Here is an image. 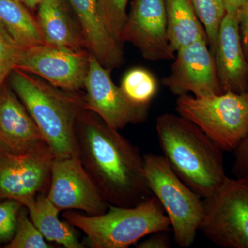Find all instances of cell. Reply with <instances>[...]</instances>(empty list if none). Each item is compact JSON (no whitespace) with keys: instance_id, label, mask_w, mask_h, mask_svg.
I'll return each instance as SVG.
<instances>
[{"instance_id":"obj_1","label":"cell","mask_w":248,"mask_h":248,"mask_svg":"<svg viewBox=\"0 0 248 248\" xmlns=\"http://www.w3.org/2000/svg\"><path fill=\"white\" fill-rule=\"evenodd\" d=\"M76 140L81 163L108 203L133 207L153 195L143 156L94 112L85 109L80 115Z\"/></svg>"},{"instance_id":"obj_2","label":"cell","mask_w":248,"mask_h":248,"mask_svg":"<svg viewBox=\"0 0 248 248\" xmlns=\"http://www.w3.org/2000/svg\"><path fill=\"white\" fill-rule=\"evenodd\" d=\"M156 130L164 156L178 177L202 198L213 195L227 177L221 148L179 115L159 116Z\"/></svg>"},{"instance_id":"obj_3","label":"cell","mask_w":248,"mask_h":248,"mask_svg":"<svg viewBox=\"0 0 248 248\" xmlns=\"http://www.w3.org/2000/svg\"><path fill=\"white\" fill-rule=\"evenodd\" d=\"M10 86L35 121L55 157L79 155L76 126L85 110L84 96L65 91L38 77L14 70Z\"/></svg>"},{"instance_id":"obj_4","label":"cell","mask_w":248,"mask_h":248,"mask_svg":"<svg viewBox=\"0 0 248 248\" xmlns=\"http://www.w3.org/2000/svg\"><path fill=\"white\" fill-rule=\"evenodd\" d=\"M63 217L84 233L92 248H127L145 236L171 228L169 217L154 195L133 207L109 204L107 211L97 216L67 211Z\"/></svg>"},{"instance_id":"obj_5","label":"cell","mask_w":248,"mask_h":248,"mask_svg":"<svg viewBox=\"0 0 248 248\" xmlns=\"http://www.w3.org/2000/svg\"><path fill=\"white\" fill-rule=\"evenodd\" d=\"M143 168L150 190L169 217L174 241L190 247L203 221V199L178 177L164 156L143 155Z\"/></svg>"},{"instance_id":"obj_6","label":"cell","mask_w":248,"mask_h":248,"mask_svg":"<svg viewBox=\"0 0 248 248\" xmlns=\"http://www.w3.org/2000/svg\"><path fill=\"white\" fill-rule=\"evenodd\" d=\"M178 115L195 124L222 151H234L248 133V91L197 97L179 96Z\"/></svg>"},{"instance_id":"obj_7","label":"cell","mask_w":248,"mask_h":248,"mask_svg":"<svg viewBox=\"0 0 248 248\" xmlns=\"http://www.w3.org/2000/svg\"><path fill=\"white\" fill-rule=\"evenodd\" d=\"M200 231L225 248H248V180L227 177L215 192L203 199Z\"/></svg>"},{"instance_id":"obj_8","label":"cell","mask_w":248,"mask_h":248,"mask_svg":"<svg viewBox=\"0 0 248 248\" xmlns=\"http://www.w3.org/2000/svg\"><path fill=\"white\" fill-rule=\"evenodd\" d=\"M55 158L46 142L23 153L0 146V201L13 200L22 204L40 194L47 195Z\"/></svg>"},{"instance_id":"obj_9","label":"cell","mask_w":248,"mask_h":248,"mask_svg":"<svg viewBox=\"0 0 248 248\" xmlns=\"http://www.w3.org/2000/svg\"><path fill=\"white\" fill-rule=\"evenodd\" d=\"M47 197L60 211L78 210L90 216L102 215L109 206L79 155L55 158Z\"/></svg>"},{"instance_id":"obj_10","label":"cell","mask_w":248,"mask_h":248,"mask_svg":"<svg viewBox=\"0 0 248 248\" xmlns=\"http://www.w3.org/2000/svg\"><path fill=\"white\" fill-rule=\"evenodd\" d=\"M95 57L90 55L89 67L85 80V109L94 112L107 125L120 130L130 124L140 123L146 118L149 107H139L130 102L120 86H116L110 75Z\"/></svg>"},{"instance_id":"obj_11","label":"cell","mask_w":248,"mask_h":248,"mask_svg":"<svg viewBox=\"0 0 248 248\" xmlns=\"http://www.w3.org/2000/svg\"><path fill=\"white\" fill-rule=\"evenodd\" d=\"M89 51H73L44 44L24 48L17 69L45 80L59 89H84L89 67Z\"/></svg>"},{"instance_id":"obj_12","label":"cell","mask_w":248,"mask_h":248,"mask_svg":"<svg viewBox=\"0 0 248 248\" xmlns=\"http://www.w3.org/2000/svg\"><path fill=\"white\" fill-rule=\"evenodd\" d=\"M208 41H196L176 52L169 76L162 84L177 97L192 93L197 97L224 93Z\"/></svg>"},{"instance_id":"obj_13","label":"cell","mask_w":248,"mask_h":248,"mask_svg":"<svg viewBox=\"0 0 248 248\" xmlns=\"http://www.w3.org/2000/svg\"><path fill=\"white\" fill-rule=\"evenodd\" d=\"M120 42L133 44L147 60H174L176 52L169 40L164 0H135Z\"/></svg>"},{"instance_id":"obj_14","label":"cell","mask_w":248,"mask_h":248,"mask_svg":"<svg viewBox=\"0 0 248 248\" xmlns=\"http://www.w3.org/2000/svg\"><path fill=\"white\" fill-rule=\"evenodd\" d=\"M218 79L223 91H248V63L245 55L237 14L226 13L213 50Z\"/></svg>"},{"instance_id":"obj_15","label":"cell","mask_w":248,"mask_h":248,"mask_svg":"<svg viewBox=\"0 0 248 248\" xmlns=\"http://www.w3.org/2000/svg\"><path fill=\"white\" fill-rule=\"evenodd\" d=\"M45 138L11 86L0 90V146L15 153L30 151Z\"/></svg>"},{"instance_id":"obj_16","label":"cell","mask_w":248,"mask_h":248,"mask_svg":"<svg viewBox=\"0 0 248 248\" xmlns=\"http://www.w3.org/2000/svg\"><path fill=\"white\" fill-rule=\"evenodd\" d=\"M76 15L88 50L106 68H119L124 63L122 43L108 31L99 14L97 0H67Z\"/></svg>"},{"instance_id":"obj_17","label":"cell","mask_w":248,"mask_h":248,"mask_svg":"<svg viewBox=\"0 0 248 248\" xmlns=\"http://www.w3.org/2000/svg\"><path fill=\"white\" fill-rule=\"evenodd\" d=\"M67 0H43L37 22L46 45L73 51H89L77 17Z\"/></svg>"},{"instance_id":"obj_18","label":"cell","mask_w":248,"mask_h":248,"mask_svg":"<svg viewBox=\"0 0 248 248\" xmlns=\"http://www.w3.org/2000/svg\"><path fill=\"white\" fill-rule=\"evenodd\" d=\"M27 208L29 217L46 240L66 248H84L73 226L59 218L60 210L46 194L29 199L22 203Z\"/></svg>"},{"instance_id":"obj_19","label":"cell","mask_w":248,"mask_h":248,"mask_svg":"<svg viewBox=\"0 0 248 248\" xmlns=\"http://www.w3.org/2000/svg\"><path fill=\"white\" fill-rule=\"evenodd\" d=\"M164 2L169 40L174 51L196 41H208L191 0H164Z\"/></svg>"},{"instance_id":"obj_20","label":"cell","mask_w":248,"mask_h":248,"mask_svg":"<svg viewBox=\"0 0 248 248\" xmlns=\"http://www.w3.org/2000/svg\"><path fill=\"white\" fill-rule=\"evenodd\" d=\"M0 23L22 48L45 44L37 19L20 0H0Z\"/></svg>"},{"instance_id":"obj_21","label":"cell","mask_w":248,"mask_h":248,"mask_svg":"<svg viewBox=\"0 0 248 248\" xmlns=\"http://www.w3.org/2000/svg\"><path fill=\"white\" fill-rule=\"evenodd\" d=\"M127 99L139 107H149L158 91L153 73L143 68H132L122 78L120 86Z\"/></svg>"},{"instance_id":"obj_22","label":"cell","mask_w":248,"mask_h":248,"mask_svg":"<svg viewBox=\"0 0 248 248\" xmlns=\"http://www.w3.org/2000/svg\"><path fill=\"white\" fill-rule=\"evenodd\" d=\"M196 13L203 24L208 45L213 53L216 44L217 33L222 19L226 14L223 0H191Z\"/></svg>"},{"instance_id":"obj_23","label":"cell","mask_w":248,"mask_h":248,"mask_svg":"<svg viewBox=\"0 0 248 248\" xmlns=\"http://www.w3.org/2000/svg\"><path fill=\"white\" fill-rule=\"evenodd\" d=\"M25 206L18 215L16 232L12 240L5 248H51L42 233L36 228L29 217Z\"/></svg>"},{"instance_id":"obj_24","label":"cell","mask_w":248,"mask_h":248,"mask_svg":"<svg viewBox=\"0 0 248 248\" xmlns=\"http://www.w3.org/2000/svg\"><path fill=\"white\" fill-rule=\"evenodd\" d=\"M129 0H97L99 14L111 35L120 42L121 35L128 14Z\"/></svg>"},{"instance_id":"obj_25","label":"cell","mask_w":248,"mask_h":248,"mask_svg":"<svg viewBox=\"0 0 248 248\" xmlns=\"http://www.w3.org/2000/svg\"><path fill=\"white\" fill-rule=\"evenodd\" d=\"M23 50L0 23V90L17 67Z\"/></svg>"},{"instance_id":"obj_26","label":"cell","mask_w":248,"mask_h":248,"mask_svg":"<svg viewBox=\"0 0 248 248\" xmlns=\"http://www.w3.org/2000/svg\"><path fill=\"white\" fill-rule=\"evenodd\" d=\"M23 206L17 201H0V248H4L14 237L18 215Z\"/></svg>"},{"instance_id":"obj_27","label":"cell","mask_w":248,"mask_h":248,"mask_svg":"<svg viewBox=\"0 0 248 248\" xmlns=\"http://www.w3.org/2000/svg\"><path fill=\"white\" fill-rule=\"evenodd\" d=\"M232 171L234 177L248 180V133L234 150Z\"/></svg>"},{"instance_id":"obj_28","label":"cell","mask_w":248,"mask_h":248,"mask_svg":"<svg viewBox=\"0 0 248 248\" xmlns=\"http://www.w3.org/2000/svg\"><path fill=\"white\" fill-rule=\"evenodd\" d=\"M240 33L245 55L248 63V0H246L237 14Z\"/></svg>"},{"instance_id":"obj_29","label":"cell","mask_w":248,"mask_h":248,"mask_svg":"<svg viewBox=\"0 0 248 248\" xmlns=\"http://www.w3.org/2000/svg\"><path fill=\"white\" fill-rule=\"evenodd\" d=\"M162 232L152 234L149 238L137 244L138 248H168L170 247L169 239L161 234Z\"/></svg>"},{"instance_id":"obj_30","label":"cell","mask_w":248,"mask_h":248,"mask_svg":"<svg viewBox=\"0 0 248 248\" xmlns=\"http://www.w3.org/2000/svg\"><path fill=\"white\" fill-rule=\"evenodd\" d=\"M246 0H223L226 13L237 14Z\"/></svg>"},{"instance_id":"obj_31","label":"cell","mask_w":248,"mask_h":248,"mask_svg":"<svg viewBox=\"0 0 248 248\" xmlns=\"http://www.w3.org/2000/svg\"><path fill=\"white\" fill-rule=\"evenodd\" d=\"M20 1L29 9H35L43 0H20Z\"/></svg>"}]
</instances>
